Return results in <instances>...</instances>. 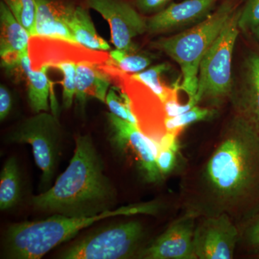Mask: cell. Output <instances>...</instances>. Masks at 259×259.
<instances>
[{"mask_svg":"<svg viewBox=\"0 0 259 259\" xmlns=\"http://www.w3.org/2000/svg\"><path fill=\"white\" fill-rule=\"evenodd\" d=\"M180 201L197 218L226 214L239 228L259 212V134L233 112L201 164L185 174Z\"/></svg>","mask_w":259,"mask_h":259,"instance_id":"1","label":"cell"},{"mask_svg":"<svg viewBox=\"0 0 259 259\" xmlns=\"http://www.w3.org/2000/svg\"><path fill=\"white\" fill-rule=\"evenodd\" d=\"M116 196L91 136L79 135L69 166L53 187L32 197L31 204L44 212L90 217L113 209Z\"/></svg>","mask_w":259,"mask_h":259,"instance_id":"2","label":"cell"},{"mask_svg":"<svg viewBox=\"0 0 259 259\" xmlns=\"http://www.w3.org/2000/svg\"><path fill=\"white\" fill-rule=\"evenodd\" d=\"M159 206L156 202L130 204L90 217L54 214L52 217L42 221L15 223L9 227L5 234V255L7 258L15 259L41 258L53 248L69 241L94 223L117 216L155 214Z\"/></svg>","mask_w":259,"mask_h":259,"instance_id":"3","label":"cell"},{"mask_svg":"<svg viewBox=\"0 0 259 259\" xmlns=\"http://www.w3.org/2000/svg\"><path fill=\"white\" fill-rule=\"evenodd\" d=\"M238 8L237 0H224L199 23L176 35L151 42V48L164 53L180 66L182 74L180 88L188 95L189 100L197 104L199 65Z\"/></svg>","mask_w":259,"mask_h":259,"instance_id":"4","label":"cell"},{"mask_svg":"<svg viewBox=\"0 0 259 259\" xmlns=\"http://www.w3.org/2000/svg\"><path fill=\"white\" fill-rule=\"evenodd\" d=\"M241 10L238 8L201 61L196 95L198 105L205 102L214 108L230 100L234 84L233 52L241 32L238 25Z\"/></svg>","mask_w":259,"mask_h":259,"instance_id":"5","label":"cell"},{"mask_svg":"<svg viewBox=\"0 0 259 259\" xmlns=\"http://www.w3.org/2000/svg\"><path fill=\"white\" fill-rule=\"evenodd\" d=\"M61 138L62 130L57 117L41 112L19 122L7 134L6 141L30 145L35 163L42 172V183L49 185L57 168Z\"/></svg>","mask_w":259,"mask_h":259,"instance_id":"6","label":"cell"},{"mask_svg":"<svg viewBox=\"0 0 259 259\" xmlns=\"http://www.w3.org/2000/svg\"><path fill=\"white\" fill-rule=\"evenodd\" d=\"M144 228L136 221L120 223L75 242L59 258L125 259L136 257L141 248Z\"/></svg>","mask_w":259,"mask_h":259,"instance_id":"7","label":"cell"},{"mask_svg":"<svg viewBox=\"0 0 259 259\" xmlns=\"http://www.w3.org/2000/svg\"><path fill=\"white\" fill-rule=\"evenodd\" d=\"M110 139L117 149L131 153L136 159L143 177L148 183L158 184L163 180L156 163L158 146L140 130L114 114H107Z\"/></svg>","mask_w":259,"mask_h":259,"instance_id":"8","label":"cell"},{"mask_svg":"<svg viewBox=\"0 0 259 259\" xmlns=\"http://www.w3.org/2000/svg\"><path fill=\"white\" fill-rule=\"evenodd\" d=\"M239 236V228L228 214L197 218L193 238L196 259L233 258Z\"/></svg>","mask_w":259,"mask_h":259,"instance_id":"9","label":"cell"},{"mask_svg":"<svg viewBox=\"0 0 259 259\" xmlns=\"http://www.w3.org/2000/svg\"><path fill=\"white\" fill-rule=\"evenodd\" d=\"M110 25L111 41L116 49L136 50L135 37L147 32L146 20L126 0H86Z\"/></svg>","mask_w":259,"mask_h":259,"instance_id":"10","label":"cell"},{"mask_svg":"<svg viewBox=\"0 0 259 259\" xmlns=\"http://www.w3.org/2000/svg\"><path fill=\"white\" fill-rule=\"evenodd\" d=\"M197 218L184 212L166 231L147 246L141 248L136 257L143 259H196L193 247Z\"/></svg>","mask_w":259,"mask_h":259,"instance_id":"11","label":"cell"},{"mask_svg":"<svg viewBox=\"0 0 259 259\" xmlns=\"http://www.w3.org/2000/svg\"><path fill=\"white\" fill-rule=\"evenodd\" d=\"M233 112L241 116L259 134V49L245 54L230 97Z\"/></svg>","mask_w":259,"mask_h":259,"instance_id":"12","label":"cell"},{"mask_svg":"<svg viewBox=\"0 0 259 259\" xmlns=\"http://www.w3.org/2000/svg\"><path fill=\"white\" fill-rule=\"evenodd\" d=\"M218 0H184L172 3L146 20L147 32L158 35L189 28L212 13Z\"/></svg>","mask_w":259,"mask_h":259,"instance_id":"13","label":"cell"},{"mask_svg":"<svg viewBox=\"0 0 259 259\" xmlns=\"http://www.w3.org/2000/svg\"><path fill=\"white\" fill-rule=\"evenodd\" d=\"M31 37L4 2H0V56L3 68L13 64L28 52Z\"/></svg>","mask_w":259,"mask_h":259,"instance_id":"14","label":"cell"},{"mask_svg":"<svg viewBox=\"0 0 259 259\" xmlns=\"http://www.w3.org/2000/svg\"><path fill=\"white\" fill-rule=\"evenodd\" d=\"M33 36L76 44L66 22L70 5L54 0H36Z\"/></svg>","mask_w":259,"mask_h":259,"instance_id":"15","label":"cell"},{"mask_svg":"<svg viewBox=\"0 0 259 259\" xmlns=\"http://www.w3.org/2000/svg\"><path fill=\"white\" fill-rule=\"evenodd\" d=\"M76 90L75 100L81 110H84L89 97L105 102L111 85L110 77L96 64L83 61L76 66Z\"/></svg>","mask_w":259,"mask_h":259,"instance_id":"16","label":"cell"},{"mask_svg":"<svg viewBox=\"0 0 259 259\" xmlns=\"http://www.w3.org/2000/svg\"><path fill=\"white\" fill-rule=\"evenodd\" d=\"M66 22L76 44L81 47L94 51L110 50L108 42L97 32L88 10L70 5Z\"/></svg>","mask_w":259,"mask_h":259,"instance_id":"17","label":"cell"},{"mask_svg":"<svg viewBox=\"0 0 259 259\" xmlns=\"http://www.w3.org/2000/svg\"><path fill=\"white\" fill-rule=\"evenodd\" d=\"M50 67L45 64L38 69H32L27 77L29 105L35 113L49 112L50 109V82L47 76Z\"/></svg>","mask_w":259,"mask_h":259,"instance_id":"18","label":"cell"},{"mask_svg":"<svg viewBox=\"0 0 259 259\" xmlns=\"http://www.w3.org/2000/svg\"><path fill=\"white\" fill-rule=\"evenodd\" d=\"M21 194L20 170L15 157L5 161L0 174V209L6 211L18 203Z\"/></svg>","mask_w":259,"mask_h":259,"instance_id":"19","label":"cell"},{"mask_svg":"<svg viewBox=\"0 0 259 259\" xmlns=\"http://www.w3.org/2000/svg\"><path fill=\"white\" fill-rule=\"evenodd\" d=\"M168 69V64L163 63L144 70L141 72L133 74L131 75V79L143 83L144 86L149 89L151 93L163 105L165 102L176 97V94L172 93L169 89L167 88L161 80L162 75Z\"/></svg>","mask_w":259,"mask_h":259,"instance_id":"20","label":"cell"},{"mask_svg":"<svg viewBox=\"0 0 259 259\" xmlns=\"http://www.w3.org/2000/svg\"><path fill=\"white\" fill-rule=\"evenodd\" d=\"M215 112V109L212 107H204L196 105L189 111L182 115L165 118L163 120L165 132L178 135L179 133L187 126L194 122L211 118Z\"/></svg>","mask_w":259,"mask_h":259,"instance_id":"21","label":"cell"},{"mask_svg":"<svg viewBox=\"0 0 259 259\" xmlns=\"http://www.w3.org/2000/svg\"><path fill=\"white\" fill-rule=\"evenodd\" d=\"M110 56L119 69L131 74H136L147 69L152 61L149 56L139 54L138 49L127 51L116 49L110 51Z\"/></svg>","mask_w":259,"mask_h":259,"instance_id":"22","label":"cell"},{"mask_svg":"<svg viewBox=\"0 0 259 259\" xmlns=\"http://www.w3.org/2000/svg\"><path fill=\"white\" fill-rule=\"evenodd\" d=\"M8 6L15 18L33 36L36 18V0H2Z\"/></svg>","mask_w":259,"mask_h":259,"instance_id":"23","label":"cell"},{"mask_svg":"<svg viewBox=\"0 0 259 259\" xmlns=\"http://www.w3.org/2000/svg\"><path fill=\"white\" fill-rule=\"evenodd\" d=\"M62 73L64 79L62 81V102L65 109H69L72 105L76 96V66L77 63L74 61H61L51 65Z\"/></svg>","mask_w":259,"mask_h":259,"instance_id":"24","label":"cell"},{"mask_svg":"<svg viewBox=\"0 0 259 259\" xmlns=\"http://www.w3.org/2000/svg\"><path fill=\"white\" fill-rule=\"evenodd\" d=\"M106 104L110 112L122 120L138 125V120L133 112L130 97L126 94L119 95L117 89L112 87L109 90L106 97Z\"/></svg>","mask_w":259,"mask_h":259,"instance_id":"25","label":"cell"},{"mask_svg":"<svg viewBox=\"0 0 259 259\" xmlns=\"http://www.w3.org/2000/svg\"><path fill=\"white\" fill-rule=\"evenodd\" d=\"M238 246L248 254L259 258V212L239 227Z\"/></svg>","mask_w":259,"mask_h":259,"instance_id":"26","label":"cell"},{"mask_svg":"<svg viewBox=\"0 0 259 259\" xmlns=\"http://www.w3.org/2000/svg\"><path fill=\"white\" fill-rule=\"evenodd\" d=\"M179 148L180 146L177 143L170 147L161 148L158 151L156 163L163 178L171 175L176 169L178 165Z\"/></svg>","mask_w":259,"mask_h":259,"instance_id":"27","label":"cell"},{"mask_svg":"<svg viewBox=\"0 0 259 259\" xmlns=\"http://www.w3.org/2000/svg\"><path fill=\"white\" fill-rule=\"evenodd\" d=\"M241 31H248L259 25V0H246L238 19Z\"/></svg>","mask_w":259,"mask_h":259,"instance_id":"28","label":"cell"},{"mask_svg":"<svg viewBox=\"0 0 259 259\" xmlns=\"http://www.w3.org/2000/svg\"><path fill=\"white\" fill-rule=\"evenodd\" d=\"M172 0H135V6L141 14L154 15L171 4Z\"/></svg>","mask_w":259,"mask_h":259,"instance_id":"29","label":"cell"},{"mask_svg":"<svg viewBox=\"0 0 259 259\" xmlns=\"http://www.w3.org/2000/svg\"><path fill=\"white\" fill-rule=\"evenodd\" d=\"M13 106L11 94L5 85L0 86V120L4 121L9 115Z\"/></svg>","mask_w":259,"mask_h":259,"instance_id":"30","label":"cell"},{"mask_svg":"<svg viewBox=\"0 0 259 259\" xmlns=\"http://www.w3.org/2000/svg\"><path fill=\"white\" fill-rule=\"evenodd\" d=\"M250 31H251L252 33H253V35H254L255 38L259 40V25H258V26L255 27L254 28L252 29Z\"/></svg>","mask_w":259,"mask_h":259,"instance_id":"31","label":"cell"}]
</instances>
